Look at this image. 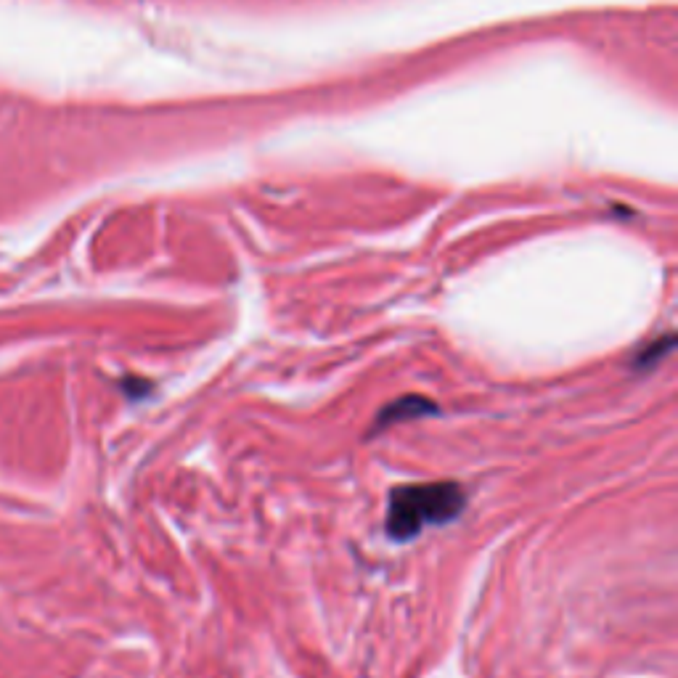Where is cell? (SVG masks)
<instances>
[{
  "label": "cell",
  "instance_id": "cell-2",
  "mask_svg": "<svg viewBox=\"0 0 678 678\" xmlns=\"http://www.w3.org/2000/svg\"><path fill=\"white\" fill-rule=\"evenodd\" d=\"M427 411H435L430 400L416 398V395H408V398H400L395 403H390L387 408H382L377 416V427H387V424L406 422V419H414V416H427Z\"/></svg>",
  "mask_w": 678,
  "mask_h": 678
},
{
  "label": "cell",
  "instance_id": "cell-1",
  "mask_svg": "<svg viewBox=\"0 0 678 678\" xmlns=\"http://www.w3.org/2000/svg\"><path fill=\"white\" fill-rule=\"evenodd\" d=\"M467 506V496L456 483L400 485L390 493L387 533L395 541H411L430 525L456 520Z\"/></svg>",
  "mask_w": 678,
  "mask_h": 678
}]
</instances>
